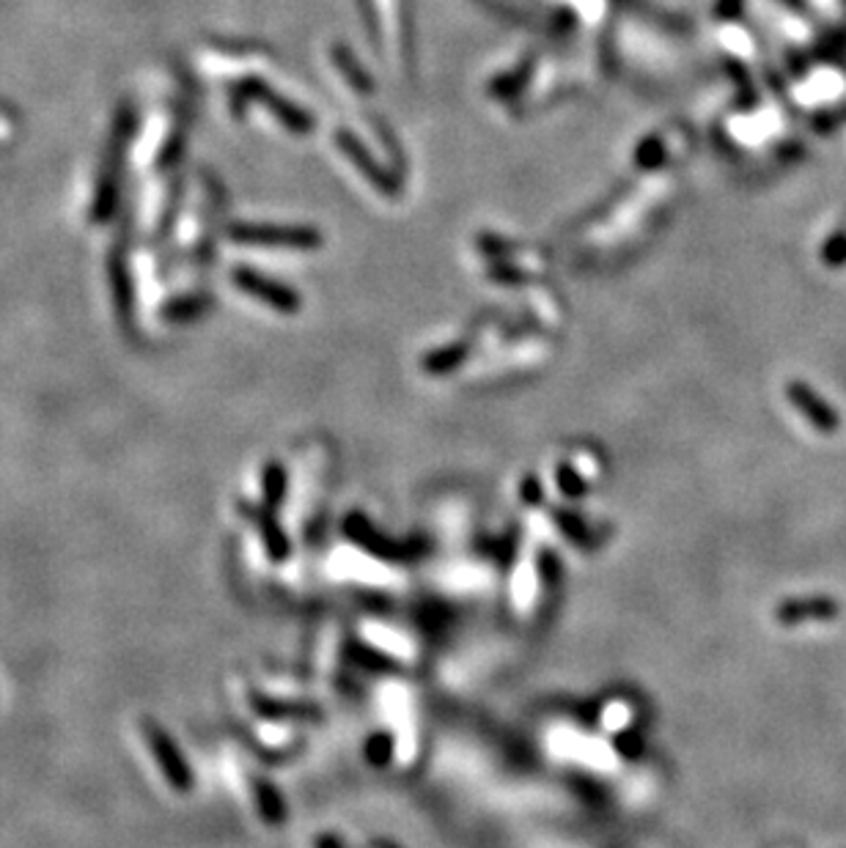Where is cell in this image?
I'll return each instance as SVG.
<instances>
[{"label":"cell","instance_id":"1","mask_svg":"<svg viewBox=\"0 0 846 848\" xmlns=\"http://www.w3.org/2000/svg\"><path fill=\"white\" fill-rule=\"evenodd\" d=\"M140 739H144L146 750H149L151 761H154L157 772L163 774L165 785H169L174 794L185 797L192 790V772L187 766V758L182 756V750L176 747L174 736L165 731L163 725H157L151 716H140L138 722Z\"/></svg>","mask_w":846,"mask_h":848},{"label":"cell","instance_id":"2","mask_svg":"<svg viewBox=\"0 0 846 848\" xmlns=\"http://www.w3.org/2000/svg\"><path fill=\"white\" fill-rule=\"evenodd\" d=\"M237 286H239V289L248 291V295L261 297V300L268 302V305L278 308V311H295V308H297V297H291L289 291L281 289V286H275V283H270V280H264V277H259V275H256V272L239 270L237 272Z\"/></svg>","mask_w":846,"mask_h":848},{"label":"cell","instance_id":"3","mask_svg":"<svg viewBox=\"0 0 846 848\" xmlns=\"http://www.w3.org/2000/svg\"><path fill=\"white\" fill-rule=\"evenodd\" d=\"M239 242H264V245H313L316 239L306 232H289V228H237Z\"/></svg>","mask_w":846,"mask_h":848}]
</instances>
